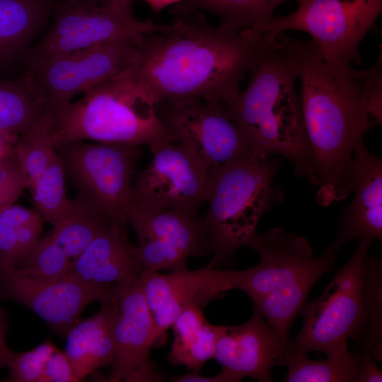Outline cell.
I'll return each mask as SVG.
<instances>
[{"label": "cell", "instance_id": "obj_1", "mask_svg": "<svg viewBox=\"0 0 382 382\" xmlns=\"http://www.w3.org/2000/svg\"><path fill=\"white\" fill-rule=\"evenodd\" d=\"M139 40L140 59L124 74L144 84L159 103L209 98L227 108L240 83L277 34L211 26L199 11L175 15Z\"/></svg>", "mask_w": 382, "mask_h": 382}, {"label": "cell", "instance_id": "obj_2", "mask_svg": "<svg viewBox=\"0 0 382 382\" xmlns=\"http://www.w3.org/2000/svg\"><path fill=\"white\" fill-rule=\"evenodd\" d=\"M281 36L297 62L303 118L320 182L317 201L328 206L352 192L355 149L373 126L367 96L351 63L323 56L313 40Z\"/></svg>", "mask_w": 382, "mask_h": 382}, {"label": "cell", "instance_id": "obj_3", "mask_svg": "<svg viewBox=\"0 0 382 382\" xmlns=\"http://www.w3.org/2000/svg\"><path fill=\"white\" fill-rule=\"evenodd\" d=\"M277 37V44L260 56L249 72L247 87L226 108L243 132L254 158L282 156L293 164L296 175L319 187L295 88L297 62L280 33Z\"/></svg>", "mask_w": 382, "mask_h": 382}, {"label": "cell", "instance_id": "obj_4", "mask_svg": "<svg viewBox=\"0 0 382 382\" xmlns=\"http://www.w3.org/2000/svg\"><path fill=\"white\" fill-rule=\"evenodd\" d=\"M250 248L260 255L255 266L226 270L231 289L249 296L266 322L285 342L291 325L313 285L335 262L341 245L335 241L314 257L303 237L273 228L255 236Z\"/></svg>", "mask_w": 382, "mask_h": 382}, {"label": "cell", "instance_id": "obj_5", "mask_svg": "<svg viewBox=\"0 0 382 382\" xmlns=\"http://www.w3.org/2000/svg\"><path fill=\"white\" fill-rule=\"evenodd\" d=\"M156 104L146 87L131 76L122 74L104 81L52 112L57 145L92 141L150 149L173 140L157 115Z\"/></svg>", "mask_w": 382, "mask_h": 382}, {"label": "cell", "instance_id": "obj_6", "mask_svg": "<svg viewBox=\"0 0 382 382\" xmlns=\"http://www.w3.org/2000/svg\"><path fill=\"white\" fill-rule=\"evenodd\" d=\"M278 158L241 159L210 173L203 220L212 245L214 267L229 262L238 248L249 247L262 214L284 199L274 184Z\"/></svg>", "mask_w": 382, "mask_h": 382}, {"label": "cell", "instance_id": "obj_7", "mask_svg": "<svg viewBox=\"0 0 382 382\" xmlns=\"http://www.w3.org/2000/svg\"><path fill=\"white\" fill-rule=\"evenodd\" d=\"M373 241L361 238L347 263L338 270L320 296L305 303L300 312L303 323L285 352H319L328 357L348 351L361 320L364 260Z\"/></svg>", "mask_w": 382, "mask_h": 382}, {"label": "cell", "instance_id": "obj_8", "mask_svg": "<svg viewBox=\"0 0 382 382\" xmlns=\"http://www.w3.org/2000/svg\"><path fill=\"white\" fill-rule=\"evenodd\" d=\"M56 151L78 195L112 222L127 226L140 146L76 141L59 144Z\"/></svg>", "mask_w": 382, "mask_h": 382}, {"label": "cell", "instance_id": "obj_9", "mask_svg": "<svg viewBox=\"0 0 382 382\" xmlns=\"http://www.w3.org/2000/svg\"><path fill=\"white\" fill-rule=\"evenodd\" d=\"M43 37L23 58L28 66L53 56L117 40H138L162 24L140 21L110 0H62Z\"/></svg>", "mask_w": 382, "mask_h": 382}, {"label": "cell", "instance_id": "obj_10", "mask_svg": "<svg viewBox=\"0 0 382 382\" xmlns=\"http://www.w3.org/2000/svg\"><path fill=\"white\" fill-rule=\"evenodd\" d=\"M296 10L274 16L256 31L310 34L321 54L349 63L361 61L359 45L382 11V0H297Z\"/></svg>", "mask_w": 382, "mask_h": 382}, {"label": "cell", "instance_id": "obj_11", "mask_svg": "<svg viewBox=\"0 0 382 382\" xmlns=\"http://www.w3.org/2000/svg\"><path fill=\"white\" fill-rule=\"evenodd\" d=\"M156 110L171 139L187 147L209 173L241 159L254 158L243 132L217 99L159 103Z\"/></svg>", "mask_w": 382, "mask_h": 382}, {"label": "cell", "instance_id": "obj_12", "mask_svg": "<svg viewBox=\"0 0 382 382\" xmlns=\"http://www.w3.org/2000/svg\"><path fill=\"white\" fill-rule=\"evenodd\" d=\"M139 39L117 40L57 54L28 66L25 73L45 94L47 110L54 112L77 94L136 65L140 59Z\"/></svg>", "mask_w": 382, "mask_h": 382}, {"label": "cell", "instance_id": "obj_13", "mask_svg": "<svg viewBox=\"0 0 382 382\" xmlns=\"http://www.w3.org/2000/svg\"><path fill=\"white\" fill-rule=\"evenodd\" d=\"M150 150L152 159L137 173L129 206L198 211L209 184L205 167L187 147L173 140Z\"/></svg>", "mask_w": 382, "mask_h": 382}, {"label": "cell", "instance_id": "obj_14", "mask_svg": "<svg viewBox=\"0 0 382 382\" xmlns=\"http://www.w3.org/2000/svg\"><path fill=\"white\" fill-rule=\"evenodd\" d=\"M117 286L63 278L44 280L17 273L0 277V300L23 305L66 337L85 308L111 297Z\"/></svg>", "mask_w": 382, "mask_h": 382}, {"label": "cell", "instance_id": "obj_15", "mask_svg": "<svg viewBox=\"0 0 382 382\" xmlns=\"http://www.w3.org/2000/svg\"><path fill=\"white\" fill-rule=\"evenodd\" d=\"M118 312L114 325L115 356L108 382L164 380L150 359L154 320L141 279L117 286Z\"/></svg>", "mask_w": 382, "mask_h": 382}, {"label": "cell", "instance_id": "obj_16", "mask_svg": "<svg viewBox=\"0 0 382 382\" xmlns=\"http://www.w3.org/2000/svg\"><path fill=\"white\" fill-rule=\"evenodd\" d=\"M140 279L154 320L153 345L185 308L204 309L231 290L226 270L209 263L197 270L186 269L168 274L144 271Z\"/></svg>", "mask_w": 382, "mask_h": 382}, {"label": "cell", "instance_id": "obj_17", "mask_svg": "<svg viewBox=\"0 0 382 382\" xmlns=\"http://www.w3.org/2000/svg\"><path fill=\"white\" fill-rule=\"evenodd\" d=\"M214 359L221 366L226 382L249 377L260 382L272 381V368L286 348L253 306V313L245 323L234 326L216 325Z\"/></svg>", "mask_w": 382, "mask_h": 382}, {"label": "cell", "instance_id": "obj_18", "mask_svg": "<svg viewBox=\"0 0 382 382\" xmlns=\"http://www.w3.org/2000/svg\"><path fill=\"white\" fill-rule=\"evenodd\" d=\"M143 272L136 245L128 238L127 226L113 224L71 262L64 278L123 286L139 279Z\"/></svg>", "mask_w": 382, "mask_h": 382}, {"label": "cell", "instance_id": "obj_19", "mask_svg": "<svg viewBox=\"0 0 382 382\" xmlns=\"http://www.w3.org/2000/svg\"><path fill=\"white\" fill-rule=\"evenodd\" d=\"M354 197L340 217L335 242L341 246L356 238H382V161L363 140L354 151L352 192Z\"/></svg>", "mask_w": 382, "mask_h": 382}, {"label": "cell", "instance_id": "obj_20", "mask_svg": "<svg viewBox=\"0 0 382 382\" xmlns=\"http://www.w3.org/2000/svg\"><path fill=\"white\" fill-rule=\"evenodd\" d=\"M116 293L117 290L100 302V309L96 314L79 320L66 336L64 352L79 381L98 369L112 364L114 325L118 312Z\"/></svg>", "mask_w": 382, "mask_h": 382}, {"label": "cell", "instance_id": "obj_21", "mask_svg": "<svg viewBox=\"0 0 382 382\" xmlns=\"http://www.w3.org/2000/svg\"><path fill=\"white\" fill-rule=\"evenodd\" d=\"M127 218L135 233L156 236L187 257H203L212 252L209 233L198 211L144 209L129 206Z\"/></svg>", "mask_w": 382, "mask_h": 382}, {"label": "cell", "instance_id": "obj_22", "mask_svg": "<svg viewBox=\"0 0 382 382\" xmlns=\"http://www.w3.org/2000/svg\"><path fill=\"white\" fill-rule=\"evenodd\" d=\"M56 4L55 0H0V68L24 57Z\"/></svg>", "mask_w": 382, "mask_h": 382}, {"label": "cell", "instance_id": "obj_23", "mask_svg": "<svg viewBox=\"0 0 382 382\" xmlns=\"http://www.w3.org/2000/svg\"><path fill=\"white\" fill-rule=\"evenodd\" d=\"M171 328L174 337L168 361L199 374L205 363L214 357L216 325L206 320L203 309L189 306L179 314Z\"/></svg>", "mask_w": 382, "mask_h": 382}, {"label": "cell", "instance_id": "obj_24", "mask_svg": "<svg viewBox=\"0 0 382 382\" xmlns=\"http://www.w3.org/2000/svg\"><path fill=\"white\" fill-rule=\"evenodd\" d=\"M47 109L45 94L28 74L15 79H0V132L19 137Z\"/></svg>", "mask_w": 382, "mask_h": 382}, {"label": "cell", "instance_id": "obj_25", "mask_svg": "<svg viewBox=\"0 0 382 382\" xmlns=\"http://www.w3.org/2000/svg\"><path fill=\"white\" fill-rule=\"evenodd\" d=\"M288 0H184L175 4L173 15L207 11L221 19L219 25L240 31L256 30L269 21L275 8Z\"/></svg>", "mask_w": 382, "mask_h": 382}, {"label": "cell", "instance_id": "obj_26", "mask_svg": "<svg viewBox=\"0 0 382 382\" xmlns=\"http://www.w3.org/2000/svg\"><path fill=\"white\" fill-rule=\"evenodd\" d=\"M113 224L77 195L71 200L67 216L54 227L50 236L73 262L96 236Z\"/></svg>", "mask_w": 382, "mask_h": 382}, {"label": "cell", "instance_id": "obj_27", "mask_svg": "<svg viewBox=\"0 0 382 382\" xmlns=\"http://www.w3.org/2000/svg\"><path fill=\"white\" fill-rule=\"evenodd\" d=\"M352 339L359 351L371 354L376 361L381 359L382 263L381 258L368 254L364 260L361 320Z\"/></svg>", "mask_w": 382, "mask_h": 382}, {"label": "cell", "instance_id": "obj_28", "mask_svg": "<svg viewBox=\"0 0 382 382\" xmlns=\"http://www.w3.org/2000/svg\"><path fill=\"white\" fill-rule=\"evenodd\" d=\"M277 365L288 368L284 381L287 382H352L356 381L357 361L354 353L311 360L307 354L284 352Z\"/></svg>", "mask_w": 382, "mask_h": 382}, {"label": "cell", "instance_id": "obj_29", "mask_svg": "<svg viewBox=\"0 0 382 382\" xmlns=\"http://www.w3.org/2000/svg\"><path fill=\"white\" fill-rule=\"evenodd\" d=\"M56 146L52 113L47 109L42 117L28 132L19 136L13 145L30 192L56 156Z\"/></svg>", "mask_w": 382, "mask_h": 382}, {"label": "cell", "instance_id": "obj_30", "mask_svg": "<svg viewBox=\"0 0 382 382\" xmlns=\"http://www.w3.org/2000/svg\"><path fill=\"white\" fill-rule=\"evenodd\" d=\"M65 172L57 154L31 191L34 209L53 227L68 215L71 200L66 192Z\"/></svg>", "mask_w": 382, "mask_h": 382}, {"label": "cell", "instance_id": "obj_31", "mask_svg": "<svg viewBox=\"0 0 382 382\" xmlns=\"http://www.w3.org/2000/svg\"><path fill=\"white\" fill-rule=\"evenodd\" d=\"M71 260L49 235L40 238L17 262L18 274L44 280H59L67 274Z\"/></svg>", "mask_w": 382, "mask_h": 382}, {"label": "cell", "instance_id": "obj_32", "mask_svg": "<svg viewBox=\"0 0 382 382\" xmlns=\"http://www.w3.org/2000/svg\"><path fill=\"white\" fill-rule=\"evenodd\" d=\"M36 212L15 204L0 213V277L16 270L20 259V228Z\"/></svg>", "mask_w": 382, "mask_h": 382}, {"label": "cell", "instance_id": "obj_33", "mask_svg": "<svg viewBox=\"0 0 382 382\" xmlns=\"http://www.w3.org/2000/svg\"><path fill=\"white\" fill-rule=\"evenodd\" d=\"M136 235L138 239L137 255L144 271L175 272L187 269V257L175 247L151 234L139 233Z\"/></svg>", "mask_w": 382, "mask_h": 382}, {"label": "cell", "instance_id": "obj_34", "mask_svg": "<svg viewBox=\"0 0 382 382\" xmlns=\"http://www.w3.org/2000/svg\"><path fill=\"white\" fill-rule=\"evenodd\" d=\"M57 347L50 339L34 349L23 352H11L6 363L9 376L3 381L40 382L46 363Z\"/></svg>", "mask_w": 382, "mask_h": 382}, {"label": "cell", "instance_id": "obj_35", "mask_svg": "<svg viewBox=\"0 0 382 382\" xmlns=\"http://www.w3.org/2000/svg\"><path fill=\"white\" fill-rule=\"evenodd\" d=\"M28 188V179L13 150L0 170V213L15 204Z\"/></svg>", "mask_w": 382, "mask_h": 382}, {"label": "cell", "instance_id": "obj_36", "mask_svg": "<svg viewBox=\"0 0 382 382\" xmlns=\"http://www.w3.org/2000/svg\"><path fill=\"white\" fill-rule=\"evenodd\" d=\"M381 54L372 67L360 70L359 76L367 96L371 117L381 124Z\"/></svg>", "mask_w": 382, "mask_h": 382}, {"label": "cell", "instance_id": "obj_37", "mask_svg": "<svg viewBox=\"0 0 382 382\" xmlns=\"http://www.w3.org/2000/svg\"><path fill=\"white\" fill-rule=\"evenodd\" d=\"M71 362L57 347L47 360L40 382H78Z\"/></svg>", "mask_w": 382, "mask_h": 382}, {"label": "cell", "instance_id": "obj_38", "mask_svg": "<svg viewBox=\"0 0 382 382\" xmlns=\"http://www.w3.org/2000/svg\"><path fill=\"white\" fill-rule=\"evenodd\" d=\"M357 361L356 381L357 382L381 381L382 373L373 355L359 351L354 353Z\"/></svg>", "mask_w": 382, "mask_h": 382}, {"label": "cell", "instance_id": "obj_39", "mask_svg": "<svg viewBox=\"0 0 382 382\" xmlns=\"http://www.w3.org/2000/svg\"><path fill=\"white\" fill-rule=\"evenodd\" d=\"M8 330L6 314L0 306V369L6 366L12 350L6 345L5 336Z\"/></svg>", "mask_w": 382, "mask_h": 382}, {"label": "cell", "instance_id": "obj_40", "mask_svg": "<svg viewBox=\"0 0 382 382\" xmlns=\"http://www.w3.org/2000/svg\"><path fill=\"white\" fill-rule=\"evenodd\" d=\"M172 380L175 382H226V379L221 372L214 376H204L199 374L190 373L173 376Z\"/></svg>", "mask_w": 382, "mask_h": 382}, {"label": "cell", "instance_id": "obj_41", "mask_svg": "<svg viewBox=\"0 0 382 382\" xmlns=\"http://www.w3.org/2000/svg\"><path fill=\"white\" fill-rule=\"evenodd\" d=\"M146 3L152 11L158 13L168 6L177 4L184 0H141Z\"/></svg>", "mask_w": 382, "mask_h": 382}, {"label": "cell", "instance_id": "obj_42", "mask_svg": "<svg viewBox=\"0 0 382 382\" xmlns=\"http://www.w3.org/2000/svg\"><path fill=\"white\" fill-rule=\"evenodd\" d=\"M18 137L0 132V150L13 148V145Z\"/></svg>", "mask_w": 382, "mask_h": 382}, {"label": "cell", "instance_id": "obj_43", "mask_svg": "<svg viewBox=\"0 0 382 382\" xmlns=\"http://www.w3.org/2000/svg\"><path fill=\"white\" fill-rule=\"evenodd\" d=\"M125 12L134 15L132 12V0H110Z\"/></svg>", "mask_w": 382, "mask_h": 382}, {"label": "cell", "instance_id": "obj_44", "mask_svg": "<svg viewBox=\"0 0 382 382\" xmlns=\"http://www.w3.org/2000/svg\"><path fill=\"white\" fill-rule=\"evenodd\" d=\"M13 153V148L0 150V170L4 167L5 163Z\"/></svg>", "mask_w": 382, "mask_h": 382}]
</instances>
